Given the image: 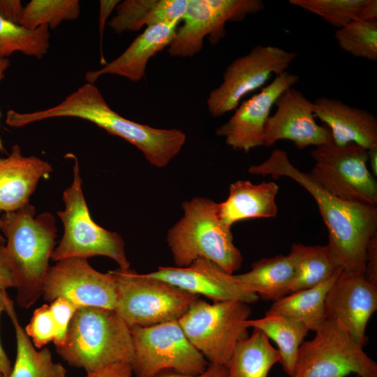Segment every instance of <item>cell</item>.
<instances>
[{
	"label": "cell",
	"mask_w": 377,
	"mask_h": 377,
	"mask_svg": "<svg viewBox=\"0 0 377 377\" xmlns=\"http://www.w3.org/2000/svg\"><path fill=\"white\" fill-rule=\"evenodd\" d=\"M249 172L270 175L273 179L287 177L307 191L317 203L328 230L330 253L343 272L364 274L366 249L369 241L377 234V208L338 198L319 186L309 173L296 168L284 150L276 149Z\"/></svg>",
	"instance_id": "cell-1"
},
{
	"label": "cell",
	"mask_w": 377,
	"mask_h": 377,
	"mask_svg": "<svg viewBox=\"0 0 377 377\" xmlns=\"http://www.w3.org/2000/svg\"><path fill=\"white\" fill-rule=\"evenodd\" d=\"M57 117H75L91 121L120 137L141 151L153 166L164 168L179 153L186 139L178 129H162L142 124L113 110L92 83L78 87L53 107L31 112H7L6 123L12 127Z\"/></svg>",
	"instance_id": "cell-2"
},
{
	"label": "cell",
	"mask_w": 377,
	"mask_h": 377,
	"mask_svg": "<svg viewBox=\"0 0 377 377\" xmlns=\"http://www.w3.org/2000/svg\"><path fill=\"white\" fill-rule=\"evenodd\" d=\"M6 238L3 249L16 281L17 304L28 309L42 295V285L50 268L57 228L50 212L36 216L28 203L1 216Z\"/></svg>",
	"instance_id": "cell-3"
},
{
	"label": "cell",
	"mask_w": 377,
	"mask_h": 377,
	"mask_svg": "<svg viewBox=\"0 0 377 377\" xmlns=\"http://www.w3.org/2000/svg\"><path fill=\"white\" fill-rule=\"evenodd\" d=\"M183 216L168 232L167 242L177 267L199 258L208 260L226 272L241 268L242 256L233 242L231 228L219 214V203L195 197L182 205Z\"/></svg>",
	"instance_id": "cell-4"
},
{
	"label": "cell",
	"mask_w": 377,
	"mask_h": 377,
	"mask_svg": "<svg viewBox=\"0 0 377 377\" xmlns=\"http://www.w3.org/2000/svg\"><path fill=\"white\" fill-rule=\"evenodd\" d=\"M56 349L87 374L117 362L132 364L134 357L131 329L114 310L99 307L77 308L64 343Z\"/></svg>",
	"instance_id": "cell-5"
},
{
	"label": "cell",
	"mask_w": 377,
	"mask_h": 377,
	"mask_svg": "<svg viewBox=\"0 0 377 377\" xmlns=\"http://www.w3.org/2000/svg\"><path fill=\"white\" fill-rule=\"evenodd\" d=\"M71 155L74 159L73 179L63 193L64 209L57 212L64 233L51 259L57 262L71 258L87 259L103 256L114 260L119 269H128L130 263L121 237L98 226L91 219L82 191L79 163L75 156Z\"/></svg>",
	"instance_id": "cell-6"
},
{
	"label": "cell",
	"mask_w": 377,
	"mask_h": 377,
	"mask_svg": "<svg viewBox=\"0 0 377 377\" xmlns=\"http://www.w3.org/2000/svg\"><path fill=\"white\" fill-rule=\"evenodd\" d=\"M110 272L117 284L114 311L130 329L178 320L199 297L147 274Z\"/></svg>",
	"instance_id": "cell-7"
},
{
	"label": "cell",
	"mask_w": 377,
	"mask_h": 377,
	"mask_svg": "<svg viewBox=\"0 0 377 377\" xmlns=\"http://www.w3.org/2000/svg\"><path fill=\"white\" fill-rule=\"evenodd\" d=\"M249 304L227 300L212 304L199 297L178 320L189 341L209 364H228L237 342L247 335Z\"/></svg>",
	"instance_id": "cell-8"
},
{
	"label": "cell",
	"mask_w": 377,
	"mask_h": 377,
	"mask_svg": "<svg viewBox=\"0 0 377 377\" xmlns=\"http://www.w3.org/2000/svg\"><path fill=\"white\" fill-rule=\"evenodd\" d=\"M303 341L293 377H377V364L336 322L326 320Z\"/></svg>",
	"instance_id": "cell-9"
},
{
	"label": "cell",
	"mask_w": 377,
	"mask_h": 377,
	"mask_svg": "<svg viewBox=\"0 0 377 377\" xmlns=\"http://www.w3.org/2000/svg\"><path fill=\"white\" fill-rule=\"evenodd\" d=\"M135 377H154L168 370L187 375L202 373L209 365L189 341L178 320L131 329Z\"/></svg>",
	"instance_id": "cell-10"
},
{
	"label": "cell",
	"mask_w": 377,
	"mask_h": 377,
	"mask_svg": "<svg viewBox=\"0 0 377 377\" xmlns=\"http://www.w3.org/2000/svg\"><path fill=\"white\" fill-rule=\"evenodd\" d=\"M314 165L309 172L331 194L369 205L377 204V182L368 168L367 150L353 143L331 142L311 151Z\"/></svg>",
	"instance_id": "cell-11"
},
{
	"label": "cell",
	"mask_w": 377,
	"mask_h": 377,
	"mask_svg": "<svg viewBox=\"0 0 377 377\" xmlns=\"http://www.w3.org/2000/svg\"><path fill=\"white\" fill-rule=\"evenodd\" d=\"M297 56L279 47L258 45L234 59L227 66L222 83L207 99L211 115L218 117L235 110L244 96L263 87L272 75L286 71Z\"/></svg>",
	"instance_id": "cell-12"
},
{
	"label": "cell",
	"mask_w": 377,
	"mask_h": 377,
	"mask_svg": "<svg viewBox=\"0 0 377 377\" xmlns=\"http://www.w3.org/2000/svg\"><path fill=\"white\" fill-rule=\"evenodd\" d=\"M265 8L261 0H188L183 25L176 30L168 52L172 57H193L209 36L216 44L226 34L227 22H239Z\"/></svg>",
	"instance_id": "cell-13"
},
{
	"label": "cell",
	"mask_w": 377,
	"mask_h": 377,
	"mask_svg": "<svg viewBox=\"0 0 377 377\" xmlns=\"http://www.w3.org/2000/svg\"><path fill=\"white\" fill-rule=\"evenodd\" d=\"M42 295L49 302L62 297L78 308L114 310L116 280L110 271L102 273L94 269L87 259L66 258L50 267L43 282Z\"/></svg>",
	"instance_id": "cell-14"
},
{
	"label": "cell",
	"mask_w": 377,
	"mask_h": 377,
	"mask_svg": "<svg viewBox=\"0 0 377 377\" xmlns=\"http://www.w3.org/2000/svg\"><path fill=\"white\" fill-rule=\"evenodd\" d=\"M299 82V76L287 71L277 75L260 91L242 101L228 121L216 130L218 136L234 150L246 153L263 146L265 124L279 96Z\"/></svg>",
	"instance_id": "cell-15"
},
{
	"label": "cell",
	"mask_w": 377,
	"mask_h": 377,
	"mask_svg": "<svg viewBox=\"0 0 377 377\" xmlns=\"http://www.w3.org/2000/svg\"><path fill=\"white\" fill-rule=\"evenodd\" d=\"M376 311L377 286L364 274L342 271L325 301L326 320L336 322L362 347L368 341L367 325Z\"/></svg>",
	"instance_id": "cell-16"
},
{
	"label": "cell",
	"mask_w": 377,
	"mask_h": 377,
	"mask_svg": "<svg viewBox=\"0 0 377 377\" xmlns=\"http://www.w3.org/2000/svg\"><path fill=\"white\" fill-rule=\"evenodd\" d=\"M276 110L267 119L263 146L270 147L282 140H290L299 149L318 147L332 141L325 126L316 121L313 102L293 87L285 91L275 103Z\"/></svg>",
	"instance_id": "cell-17"
},
{
	"label": "cell",
	"mask_w": 377,
	"mask_h": 377,
	"mask_svg": "<svg viewBox=\"0 0 377 377\" xmlns=\"http://www.w3.org/2000/svg\"><path fill=\"white\" fill-rule=\"evenodd\" d=\"M147 275L191 294L205 296L213 302L238 300L249 304L259 298L239 284L234 274L206 259H197L184 267H159Z\"/></svg>",
	"instance_id": "cell-18"
},
{
	"label": "cell",
	"mask_w": 377,
	"mask_h": 377,
	"mask_svg": "<svg viewBox=\"0 0 377 377\" xmlns=\"http://www.w3.org/2000/svg\"><path fill=\"white\" fill-rule=\"evenodd\" d=\"M314 114L339 146L353 143L367 150L377 146V119L368 110L325 96L313 102Z\"/></svg>",
	"instance_id": "cell-19"
},
{
	"label": "cell",
	"mask_w": 377,
	"mask_h": 377,
	"mask_svg": "<svg viewBox=\"0 0 377 377\" xmlns=\"http://www.w3.org/2000/svg\"><path fill=\"white\" fill-rule=\"evenodd\" d=\"M51 165L34 156H24L15 145L0 158V212L15 211L29 203L39 179L52 172Z\"/></svg>",
	"instance_id": "cell-20"
},
{
	"label": "cell",
	"mask_w": 377,
	"mask_h": 377,
	"mask_svg": "<svg viewBox=\"0 0 377 377\" xmlns=\"http://www.w3.org/2000/svg\"><path fill=\"white\" fill-rule=\"evenodd\" d=\"M177 24H160L147 27L118 57L100 69L87 72L86 80L94 84L103 75H115L132 82H139L145 75L149 59L169 46Z\"/></svg>",
	"instance_id": "cell-21"
},
{
	"label": "cell",
	"mask_w": 377,
	"mask_h": 377,
	"mask_svg": "<svg viewBox=\"0 0 377 377\" xmlns=\"http://www.w3.org/2000/svg\"><path fill=\"white\" fill-rule=\"evenodd\" d=\"M279 186L273 182L253 184L239 180L230 185L227 199L219 203V214L229 228L242 220L274 218L278 213L276 196Z\"/></svg>",
	"instance_id": "cell-22"
},
{
	"label": "cell",
	"mask_w": 377,
	"mask_h": 377,
	"mask_svg": "<svg viewBox=\"0 0 377 377\" xmlns=\"http://www.w3.org/2000/svg\"><path fill=\"white\" fill-rule=\"evenodd\" d=\"M293 276L294 267L289 255L262 258L253 263L250 271L234 274L244 288L273 302L288 294Z\"/></svg>",
	"instance_id": "cell-23"
},
{
	"label": "cell",
	"mask_w": 377,
	"mask_h": 377,
	"mask_svg": "<svg viewBox=\"0 0 377 377\" xmlns=\"http://www.w3.org/2000/svg\"><path fill=\"white\" fill-rule=\"evenodd\" d=\"M5 311L15 332L17 355L8 377H66V370L60 363L53 362L50 350L45 347L35 349L16 315L13 302L6 291L4 295Z\"/></svg>",
	"instance_id": "cell-24"
},
{
	"label": "cell",
	"mask_w": 377,
	"mask_h": 377,
	"mask_svg": "<svg viewBox=\"0 0 377 377\" xmlns=\"http://www.w3.org/2000/svg\"><path fill=\"white\" fill-rule=\"evenodd\" d=\"M342 271L339 269L317 286L288 294L273 302L266 313L294 318L304 324L309 331L315 332L326 320V295Z\"/></svg>",
	"instance_id": "cell-25"
},
{
	"label": "cell",
	"mask_w": 377,
	"mask_h": 377,
	"mask_svg": "<svg viewBox=\"0 0 377 377\" xmlns=\"http://www.w3.org/2000/svg\"><path fill=\"white\" fill-rule=\"evenodd\" d=\"M245 325L259 330L276 343L280 363L284 371L293 377L299 348L309 332L307 327L294 318L268 313L260 318L246 320Z\"/></svg>",
	"instance_id": "cell-26"
},
{
	"label": "cell",
	"mask_w": 377,
	"mask_h": 377,
	"mask_svg": "<svg viewBox=\"0 0 377 377\" xmlns=\"http://www.w3.org/2000/svg\"><path fill=\"white\" fill-rule=\"evenodd\" d=\"M281 362L276 348L259 330L237 342L226 365L227 377H267L271 368Z\"/></svg>",
	"instance_id": "cell-27"
},
{
	"label": "cell",
	"mask_w": 377,
	"mask_h": 377,
	"mask_svg": "<svg viewBox=\"0 0 377 377\" xmlns=\"http://www.w3.org/2000/svg\"><path fill=\"white\" fill-rule=\"evenodd\" d=\"M288 255L294 267V276L288 294L317 286L341 269L327 245L293 244Z\"/></svg>",
	"instance_id": "cell-28"
},
{
	"label": "cell",
	"mask_w": 377,
	"mask_h": 377,
	"mask_svg": "<svg viewBox=\"0 0 377 377\" xmlns=\"http://www.w3.org/2000/svg\"><path fill=\"white\" fill-rule=\"evenodd\" d=\"M49 27L30 30L0 15V57H6L20 52L42 59L50 48Z\"/></svg>",
	"instance_id": "cell-29"
},
{
	"label": "cell",
	"mask_w": 377,
	"mask_h": 377,
	"mask_svg": "<svg viewBox=\"0 0 377 377\" xmlns=\"http://www.w3.org/2000/svg\"><path fill=\"white\" fill-rule=\"evenodd\" d=\"M80 14L78 0H31L24 7L19 24L30 30L42 26L54 29L64 21L77 20Z\"/></svg>",
	"instance_id": "cell-30"
},
{
	"label": "cell",
	"mask_w": 377,
	"mask_h": 377,
	"mask_svg": "<svg viewBox=\"0 0 377 377\" xmlns=\"http://www.w3.org/2000/svg\"><path fill=\"white\" fill-rule=\"evenodd\" d=\"M334 38L346 52L358 58L377 60V21L354 20L338 29Z\"/></svg>",
	"instance_id": "cell-31"
},
{
	"label": "cell",
	"mask_w": 377,
	"mask_h": 377,
	"mask_svg": "<svg viewBox=\"0 0 377 377\" xmlns=\"http://www.w3.org/2000/svg\"><path fill=\"white\" fill-rule=\"evenodd\" d=\"M368 0H290V4L315 14L340 29L360 20Z\"/></svg>",
	"instance_id": "cell-32"
},
{
	"label": "cell",
	"mask_w": 377,
	"mask_h": 377,
	"mask_svg": "<svg viewBox=\"0 0 377 377\" xmlns=\"http://www.w3.org/2000/svg\"><path fill=\"white\" fill-rule=\"evenodd\" d=\"M158 0H126L119 3L109 26L117 34L136 31L151 25Z\"/></svg>",
	"instance_id": "cell-33"
},
{
	"label": "cell",
	"mask_w": 377,
	"mask_h": 377,
	"mask_svg": "<svg viewBox=\"0 0 377 377\" xmlns=\"http://www.w3.org/2000/svg\"><path fill=\"white\" fill-rule=\"evenodd\" d=\"M24 330L27 334L31 337L35 346L38 348L54 341L57 329L50 306L43 304L35 309Z\"/></svg>",
	"instance_id": "cell-34"
},
{
	"label": "cell",
	"mask_w": 377,
	"mask_h": 377,
	"mask_svg": "<svg viewBox=\"0 0 377 377\" xmlns=\"http://www.w3.org/2000/svg\"><path fill=\"white\" fill-rule=\"evenodd\" d=\"M50 303V308L57 329L54 343L56 347H59L64 343L71 320L78 307L62 297Z\"/></svg>",
	"instance_id": "cell-35"
},
{
	"label": "cell",
	"mask_w": 377,
	"mask_h": 377,
	"mask_svg": "<svg viewBox=\"0 0 377 377\" xmlns=\"http://www.w3.org/2000/svg\"><path fill=\"white\" fill-rule=\"evenodd\" d=\"M364 276L369 282L377 286V234L370 239L367 246Z\"/></svg>",
	"instance_id": "cell-36"
},
{
	"label": "cell",
	"mask_w": 377,
	"mask_h": 377,
	"mask_svg": "<svg viewBox=\"0 0 377 377\" xmlns=\"http://www.w3.org/2000/svg\"><path fill=\"white\" fill-rule=\"evenodd\" d=\"M132 365L127 362H117L87 374V377H131Z\"/></svg>",
	"instance_id": "cell-37"
},
{
	"label": "cell",
	"mask_w": 377,
	"mask_h": 377,
	"mask_svg": "<svg viewBox=\"0 0 377 377\" xmlns=\"http://www.w3.org/2000/svg\"><path fill=\"white\" fill-rule=\"evenodd\" d=\"M227 367L223 365L209 364L207 369L197 375H187L168 370L162 371L154 377H227Z\"/></svg>",
	"instance_id": "cell-38"
},
{
	"label": "cell",
	"mask_w": 377,
	"mask_h": 377,
	"mask_svg": "<svg viewBox=\"0 0 377 377\" xmlns=\"http://www.w3.org/2000/svg\"><path fill=\"white\" fill-rule=\"evenodd\" d=\"M15 287V276L5 255L3 244L0 242V291Z\"/></svg>",
	"instance_id": "cell-39"
},
{
	"label": "cell",
	"mask_w": 377,
	"mask_h": 377,
	"mask_svg": "<svg viewBox=\"0 0 377 377\" xmlns=\"http://www.w3.org/2000/svg\"><path fill=\"white\" fill-rule=\"evenodd\" d=\"M100 12H99V21H98V28H99V36H100V48H101V63L104 65L106 64L102 52V39L105 29V25L108 18L112 12V10L117 6L120 3L119 0H101L100 1Z\"/></svg>",
	"instance_id": "cell-40"
},
{
	"label": "cell",
	"mask_w": 377,
	"mask_h": 377,
	"mask_svg": "<svg viewBox=\"0 0 377 377\" xmlns=\"http://www.w3.org/2000/svg\"><path fill=\"white\" fill-rule=\"evenodd\" d=\"M24 7L19 0H0V15L19 24Z\"/></svg>",
	"instance_id": "cell-41"
},
{
	"label": "cell",
	"mask_w": 377,
	"mask_h": 377,
	"mask_svg": "<svg viewBox=\"0 0 377 377\" xmlns=\"http://www.w3.org/2000/svg\"><path fill=\"white\" fill-rule=\"evenodd\" d=\"M6 290L0 291V317L5 311L4 295ZM11 362L6 354L0 343V377H8L12 371Z\"/></svg>",
	"instance_id": "cell-42"
},
{
	"label": "cell",
	"mask_w": 377,
	"mask_h": 377,
	"mask_svg": "<svg viewBox=\"0 0 377 377\" xmlns=\"http://www.w3.org/2000/svg\"><path fill=\"white\" fill-rule=\"evenodd\" d=\"M365 21H377V1L368 0L360 17Z\"/></svg>",
	"instance_id": "cell-43"
},
{
	"label": "cell",
	"mask_w": 377,
	"mask_h": 377,
	"mask_svg": "<svg viewBox=\"0 0 377 377\" xmlns=\"http://www.w3.org/2000/svg\"><path fill=\"white\" fill-rule=\"evenodd\" d=\"M368 164L371 170V173L376 177L377 175V146L367 150Z\"/></svg>",
	"instance_id": "cell-44"
},
{
	"label": "cell",
	"mask_w": 377,
	"mask_h": 377,
	"mask_svg": "<svg viewBox=\"0 0 377 377\" xmlns=\"http://www.w3.org/2000/svg\"><path fill=\"white\" fill-rule=\"evenodd\" d=\"M10 66V61L6 57H0V82L4 77L5 73ZM0 151H5V149L0 138Z\"/></svg>",
	"instance_id": "cell-45"
},
{
	"label": "cell",
	"mask_w": 377,
	"mask_h": 377,
	"mask_svg": "<svg viewBox=\"0 0 377 377\" xmlns=\"http://www.w3.org/2000/svg\"><path fill=\"white\" fill-rule=\"evenodd\" d=\"M1 213V212H0ZM1 230V216H0V231ZM2 237L0 235V242H2Z\"/></svg>",
	"instance_id": "cell-46"
},
{
	"label": "cell",
	"mask_w": 377,
	"mask_h": 377,
	"mask_svg": "<svg viewBox=\"0 0 377 377\" xmlns=\"http://www.w3.org/2000/svg\"><path fill=\"white\" fill-rule=\"evenodd\" d=\"M353 377H359V376L356 375V376H353Z\"/></svg>",
	"instance_id": "cell-47"
}]
</instances>
